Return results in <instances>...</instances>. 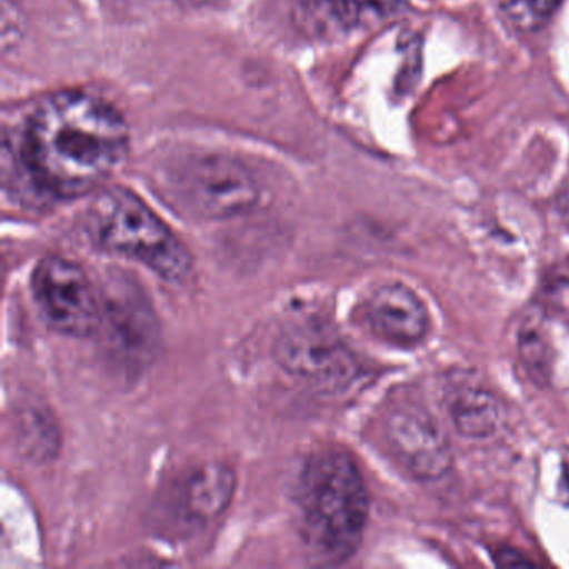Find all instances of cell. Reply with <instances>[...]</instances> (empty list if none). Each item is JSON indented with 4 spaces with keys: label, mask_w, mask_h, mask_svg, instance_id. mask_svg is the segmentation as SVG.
<instances>
[{
    "label": "cell",
    "mask_w": 569,
    "mask_h": 569,
    "mask_svg": "<svg viewBox=\"0 0 569 569\" xmlns=\"http://www.w3.org/2000/svg\"><path fill=\"white\" fill-rule=\"evenodd\" d=\"M124 118L109 102L84 92L49 96L26 129L24 161L46 194L74 199L98 189L128 152Z\"/></svg>",
    "instance_id": "1"
},
{
    "label": "cell",
    "mask_w": 569,
    "mask_h": 569,
    "mask_svg": "<svg viewBox=\"0 0 569 569\" xmlns=\"http://www.w3.org/2000/svg\"><path fill=\"white\" fill-rule=\"evenodd\" d=\"M301 535L322 562H345L365 536L369 499L358 466L345 452H318L308 459L298 481Z\"/></svg>",
    "instance_id": "2"
},
{
    "label": "cell",
    "mask_w": 569,
    "mask_h": 569,
    "mask_svg": "<svg viewBox=\"0 0 569 569\" xmlns=\"http://www.w3.org/2000/svg\"><path fill=\"white\" fill-rule=\"evenodd\" d=\"M92 239L106 251L126 256L169 282L191 274L188 248L138 196L122 188L108 189L89 211Z\"/></svg>",
    "instance_id": "3"
},
{
    "label": "cell",
    "mask_w": 569,
    "mask_h": 569,
    "mask_svg": "<svg viewBox=\"0 0 569 569\" xmlns=\"http://www.w3.org/2000/svg\"><path fill=\"white\" fill-rule=\"evenodd\" d=\"M168 192L181 211L206 221L242 214L259 198L251 172L221 156L186 159L168 176Z\"/></svg>",
    "instance_id": "4"
},
{
    "label": "cell",
    "mask_w": 569,
    "mask_h": 569,
    "mask_svg": "<svg viewBox=\"0 0 569 569\" xmlns=\"http://www.w3.org/2000/svg\"><path fill=\"white\" fill-rule=\"evenodd\" d=\"M274 358L282 369L321 391H345L361 375L351 349L331 325L318 318L286 328L276 341Z\"/></svg>",
    "instance_id": "5"
},
{
    "label": "cell",
    "mask_w": 569,
    "mask_h": 569,
    "mask_svg": "<svg viewBox=\"0 0 569 569\" xmlns=\"http://www.w3.org/2000/svg\"><path fill=\"white\" fill-rule=\"evenodd\" d=\"M32 296L54 331L88 338L101 326V299L88 272L71 259L48 256L32 272Z\"/></svg>",
    "instance_id": "6"
},
{
    "label": "cell",
    "mask_w": 569,
    "mask_h": 569,
    "mask_svg": "<svg viewBox=\"0 0 569 569\" xmlns=\"http://www.w3.org/2000/svg\"><path fill=\"white\" fill-rule=\"evenodd\" d=\"M382 436L396 462L412 478L435 481L452 465L451 446L435 416L409 396L386 409Z\"/></svg>",
    "instance_id": "7"
},
{
    "label": "cell",
    "mask_w": 569,
    "mask_h": 569,
    "mask_svg": "<svg viewBox=\"0 0 569 569\" xmlns=\"http://www.w3.org/2000/svg\"><path fill=\"white\" fill-rule=\"evenodd\" d=\"M109 349L131 366L154 358L158 322L144 291L126 274L106 279L101 289V326Z\"/></svg>",
    "instance_id": "8"
},
{
    "label": "cell",
    "mask_w": 569,
    "mask_h": 569,
    "mask_svg": "<svg viewBox=\"0 0 569 569\" xmlns=\"http://www.w3.org/2000/svg\"><path fill=\"white\" fill-rule=\"evenodd\" d=\"M365 319L379 339L405 348L419 345L431 326L422 299L401 282L375 289L366 299Z\"/></svg>",
    "instance_id": "9"
},
{
    "label": "cell",
    "mask_w": 569,
    "mask_h": 569,
    "mask_svg": "<svg viewBox=\"0 0 569 569\" xmlns=\"http://www.w3.org/2000/svg\"><path fill=\"white\" fill-rule=\"evenodd\" d=\"M445 405L456 431L466 438H489L501 428V401L471 372L458 371L449 376Z\"/></svg>",
    "instance_id": "10"
},
{
    "label": "cell",
    "mask_w": 569,
    "mask_h": 569,
    "mask_svg": "<svg viewBox=\"0 0 569 569\" xmlns=\"http://www.w3.org/2000/svg\"><path fill=\"white\" fill-rule=\"evenodd\" d=\"M396 0H301L308 24L321 34H346L379 24L392 14Z\"/></svg>",
    "instance_id": "11"
},
{
    "label": "cell",
    "mask_w": 569,
    "mask_h": 569,
    "mask_svg": "<svg viewBox=\"0 0 569 569\" xmlns=\"http://www.w3.org/2000/svg\"><path fill=\"white\" fill-rule=\"evenodd\" d=\"M238 486L236 472L222 462L199 466L181 488V505L196 521H212L228 509Z\"/></svg>",
    "instance_id": "12"
},
{
    "label": "cell",
    "mask_w": 569,
    "mask_h": 569,
    "mask_svg": "<svg viewBox=\"0 0 569 569\" xmlns=\"http://www.w3.org/2000/svg\"><path fill=\"white\" fill-rule=\"evenodd\" d=\"M519 358L529 378L541 385L548 381L549 368H551V348L545 326L538 318H526L525 325L519 331Z\"/></svg>",
    "instance_id": "13"
},
{
    "label": "cell",
    "mask_w": 569,
    "mask_h": 569,
    "mask_svg": "<svg viewBox=\"0 0 569 569\" xmlns=\"http://www.w3.org/2000/svg\"><path fill=\"white\" fill-rule=\"evenodd\" d=\"M22 436H24V449L29 455L52 456L54 449H58L56 439L59 438L56 431V425H52L51 419L46 418L44 412L28 411L24 425H22Z\"/></svg>",
    "instance_id": "14"
},
{
    "label": "cell",
    "mask_w": 569,
    "mask_h": 569,
    "mask_svg": "<svg viewBox=\"0 0 569 569\" xmlns=\"http://www.w3.org/2000/svg\"><path fill=\"white\" fill-rule=\"evenodd\" d=\"M559 0H502L509 18L525 29L541 26L555 11Z\"/></svg>",
    "instance_id": "15"
},
{
    "label": "cell",
    "mask_w": 569,
    "mask_h": 569,
    "mask_svg": "<svg viewBox=\"0 0 569 569\" xmlns=\"http://www.w3.org/2000/svg\"><path fill=\"white\" fill-rule=\"evenodd\" d=\"M496 562L499 566H531L532 562L529 561L525 556L519 555L515 549L505 548L501 551L496 552Z\"/></svg>",
    "instance_id": "16"
},
{
    "label": "cell",
    "mask_w": 569,
    "mask_h": 569,
    "mask_svg": "<svg viewBox=\"0 0 569 569\" xmlns=\"http://www.w3.org/2000/svg\"><path fill=\"white\" fill-rule=\"evenodd\" d=\"M176 2H182V4H206V2H212V0H176Z\"/></svg>",
    "instance_id": "17"
},
{
    "label": "cell",
    "mask_w": 569,
    "mask_h": 569,
    "mask_svg": "<svg viewBox=\"0 0 569 569\" xmlns=\"http://www.w3.org/2000/svg\"><path fill=\"white\" fill-rule=\"evenodd\" d=\"M565 206H566V212H568V216H569V182H568V189H566Z\"/></svg>",
    "instance_id": "18"
}]
</instances>
